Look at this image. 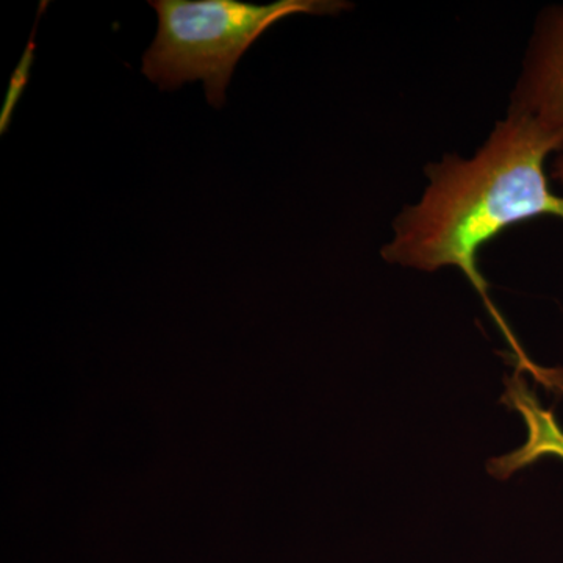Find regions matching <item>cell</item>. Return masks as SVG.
Returning <instances> with one entry per match:
<instances>
[{"mask_svg": "<svg viewBox=\"0 0 563 563\" xmlns=\"http://www.w3.org/2000/svg\"><path fill=\"white\" fill-rule=\"evenodd\" d=\"M562 136L536 118L507 109L473 155L446 154L424 168L428 184L417 202L404 207L383 246L391 265L435 273L457 268L483 299L512 346L521 372L539 374L488 295L479 272L481 250L521 222L554 218L563 222V195L551 187L547 162Z\"/></svg>", "mask_w": 563, "mask_h": 563, "instance_id": "6da1fadb", "label": "cell"}, {"mask_svg": "<svg viewBox=\"0 0 563 563\" xmlns=\"http://www.w3.org/2000/svg\"><path fill=\"white\" fill-rule=\"evenodd\" d=\"M157 11L154 43L144 52L143 74L162 90L202 80L214 109L225 103V88L236 63L263 33L292 14L336 16L351 10L344 0H276L266 5L240 0H151Z\"/></svg>", "mask_w": 563, "mask_h": 563, "instance_id": "7a4b0ae2", "label": "cell"}, {"mask_svg": "<svg viewBox=\"0 0 563 563\" xmlns=\"http://www.w3.org/2000/svg\"><path fill=\"white\" fill-rule=\"evenodd\" d=\"M509 109L536 118L563 139V2L544 7L533 22ZM550 177L563 191V141Z\"/></svg>", "mask_w": 563, "mask_h": 563, "instance_id": "3957f363", "label": "cell"}, {"mask_svg": "<svg viewBox=\"0 0 563 563\" xmlns=\"http://www.w3.org/2000/svg\"><path fill=\"white\" fill-rule=\"evenodd\" d=\"M33 36L31 41H29L27 49H25L24 55H22L20 65H18L13 77H11L9 92H7L2 114H0V132L2 133L9 131L11 118H13L22 92H24L25 87H27L29 79H31V70L33 62H35V41H33Z\"/></svg>", "mask_w": 563, "mask_h": 563, "instance_id": "277c9868", "label": "cell"}]
</instances>
